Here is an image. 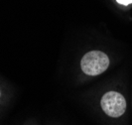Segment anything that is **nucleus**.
I'll use <instances>...</instances> for the list:
<instances>
[{
  "label": "nucleus",
  "mask_w": 132,
  "mask_h": 125,
  "mask_svg": "<svg viewBox=\"0 0 132 125\" xmlns=\"http://www.w3.org/2000/svg\"><path fill=\"white\" fill-rule=\"evenodd\" d=\"M116 1H117V3L124 5V6H128L132 3V0H116Z\"/></svg>",
  "instance_id": "7ed1b4c3"
},
{
  "label": "nucleus",
  "mask_w": 132,
  "mask_h": 125,
  "mask_svg": "<svg viewBox=\"0 0 132 125\" xmlns=\"http://www.w3.org/2000/svg\"><path fill=\"white\" fill-rule=\"evenodd\" d=\"M102 110L110 117L121 116L126 109V101L122 94L116 91H108L101 97Z\"/></svg>",
  "instance_id": "f03ea898"
},
{
  "label": "nucleus",
  "mask_w": 132,
  "mask_h": 125,
  "mask_svg": "<svg viewBox=\"0 0 132 125\" xmlns=\"http://www.w3.org/2000/svg\"><path fill=\"white\" fill-rule=\"evenodd\" d=\"M109 66L107 55L100 51H90L86 53L80 62L82 72L87 76H98L104 72Z\"/></svg>",
  "instance_id": "f257e3e1"
}]
</instances>
